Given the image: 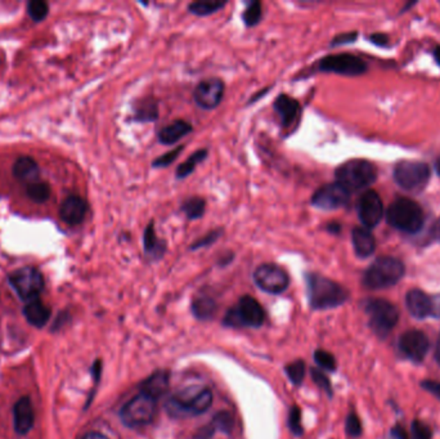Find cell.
I'll return each mask as SVG.
<instances>
[{
    "instance_id": "obj_1",
    "label": "cell",
    "mask_w": 440,
    "mask_h": 439,
    "mask_svg": "<svg viewBox=\"0 0 440 439\" xmlns=\"http://www.w3.org/2000/svg\"><path fill=\"white\" fill-rule=\"evenodd\" d=\"M305 284L311 310H332L343 305L349 299V292L345 287L326 276L307 272Z\"/></svg>"
},
{
    "instance_id": "obj_2",
    "label": "cell",
    "mask_w": 440,
    "mask_h": 439,
    "mask_svg": "<svg viewBox=\"0 0 440 439\" xmlns=\"http://www.w3.org/2000/svg\"><path fill=\"white\" fill-rule=\"evenodd\" d=\"M213 404V393L207 388H188L166 401V413L175 419L192 417L206 413Z\"/></svg>"
},
{
    "instance_id": "obj_3",
    "label": "cell",
    "mask_w": 440,
    "mask_h": 439,
    "mask_svg": "<svg viewBox=\"0 0 440 439\" xmlns=\"http://www.w3.org/2000/svg\"><path fill=\"white\" fill-rule=\"evenodd\" d=\"M406 273L402 260L393 257L377 258L363 275L362 282L370 290H382L397 285Z\"/></svg>"
},
{
    "instance_id": "obj_4",
    "label": "cell",
    "mask_w": 440,
    "mask_h": 439,
    "mask_svg": "<svg viewBox=\"0 0 440 439\" xmlns=\"http://www.w3.org/2000/svg\"><path fill=\"white\" fill-rule=\"evenodd\" d=\"M388 223L398 231L417 233L421 231L425 222L423 207L411 198H399L389 207L386 211Z\"/></svg>"
},
{
    "instance_id": "obj_5",
    "label": "cell",
    "mask_w": 440,
    "mask_h": 439,
    "mask_svg": "<svg viewBox=\"0 0 440 439\" xmlns=\"http://www.w3.org/2000/svg\"><path fill=\"white\" fill-rule=\"evenodd\" d=\"M337 183L344 186L346 190H364L377 179V169L371 161L363 159L349 160L340 165L335 170Z\"/></svg>"
},
{
    "instance_id": "obj_6",
    "label": "cell",
    "mask_w": 440,
    "mask_h": 439,
    "mask_svg": "<svg viewBox=\"0 0 440 439\" xmlns=\"http://www.w3.org/2000/svg\"><path fill=\"white\" fill-rule=\"evenodd\" d=\"M363 308L370 317V328L381 339H385L397 326L399 310L393 303L373 298L364 301Z\"/></svg>"
},
{
    "instance_id": "obj_7",
    "label": "cell",
    "mask_w": 440,
    "mask_h": 439,
    "mask_svg": "<svg viewBox=\"0 0 440 439\" xmlns=\"http://www.w3.org/2000/svg\"><path fill=\"white\" fill-rule=\"evenodd\" d=\"M266 310L250 295H243L237 305L225 313V325L229 328H261Z\"/></svg>"
},
{
    "instance_id": "obj_8",
    "label": "cell",
    "mask_w": 440,
    "mask_h": 439,
    "mask_svg": "<svg viewBox=\"0 0 440 439\" xmlns=\"http://www.w3.org/2000/svg\"><path fill=\"white\" fill-rule=\"evenodd\" d=\"M156 399L152 397L139 393L133 397L128 404L121 408L120 419L128 428L145 426L154 420L156 415Z\"/></svg>"
},
{
    "instance_id": "obj_9",
    "label": "cell",
    "mask_w": 440,
    "mask_h": 439,
    "mask_svg": "<svg viewBox=\"0 0 440 439\" xmlns=\"http://www.w3.org/2000/svg\"><path fill=\"white\" fill-rule=\"evenodd\" d=\"M429 179L430 168L421 161H400L394 168V181L403 190L409 192L423 190Z\"/></svg>"
},
{
    "instance_id": "obj_10",
    "label": "cell",
    "mask_w": 440,
    "mask_h": 439,
    "mask_svg": "<svg viewBox=\"0 0 440 439\" xmlns=\"http://www.w3.org/2000/svg\"><path fill=\"white\" fill-rule=\"evenodd\" d=\"M254 282L264 293L279 295L290 286V276L276 263H263L252 273Z\"/></svg>"
},
{
    "instance_id": "obj_11",
    "label": "cell",
    "mask_w": 440,
    "mask_h": 439,
    "mask_svg": "<svg viewBox=\"0 0 440 439\" xmlns=\"http://www.w3.org/2000/svg\"><path fill=\"white\" fill-rule=\"evenodd\" d=\"M9 284L25 302L39 298L44 289V277L36 268L24 267L9 275Z\"/></svg>"
},
{
    "instance_id": "obj_12",
    "label": "cell",
    "mask_w": 440,
    "mask_h": 439,
    "mask_svg": "<svg viewBox=\"0 0 440 439\" xmlns=\"http://www.w3.org/2000/svg\"><path fill=\"white\" fill-rule=\"evenodd\" d=\"M368 69L367 63L358 56L349 53L329 54L320 58L317 63V70L320 72L337 74L343 77H359Z\"/></svg>"
},
{
    "instance_id": "obj_13",
    "label": "cell",
    "mask_w": 440,
    "mask_h": 439,
    "mask_svg": "<svg viewBox=\"0 0 440 439\" xmlns=\"http://www.w3.org/2000/svg\"><path fill=\"white\" fill-rule=\"evenodd\" d=\"M352 192L346 190L340 183H328L320 186L318 190L313 193L311 204L320 210H337L345 207L350 200Z\"/></svg>"
},
{
    "instance_id": "obj_14",
    "label": "cell",
    "mask_w": 440,
    "mask_h": 439,
    "mask_svg": "<svg viewBox=\"0 0 440 439\" xmlns=\"http://www.w3.org/2000/svg\"><path fill=\"white\" fill-rule=\"evenodd\" d=\"M225 81L219 78L201 80L193 90L195 104L205 111L215 110L225 98Z\"/></svg>"
},
{
    "instance_id": "obj_15",
    "label": "cell",
    "mask_w": 440,
    "mask_h": 439,
    "mask_svg": "<svg viewBox=\"0 0 440 439\" xmlns=\"http://www.w3.org/2000/svg\"><path fill=\"white\" fill-rule=\"evenodd\" d=\"M357 210L363 227L367 230L375 228L384 216V204L380 195L376 191H366L358 200Z\"/></svg>"
},
{
    "instance_id": "obj_16",
    "label": "cell",
    "mask_w": 440,
    "mask_h": 439,
    "mask_svg": "<svg viewBox=\"0 0 440 439\" xmlns=\"http://www.w3.org/2000/svg\"><path fill=\"white\" fill-rule=\"evenodd\" d=\"M430 342L427 336L420 330H409L406 331L399 339V349L406 356L408 360L420 363L425 360L429 352Z\"/></svg>"
},
{
    "instance_id": "obj_17",
    "label": "cell",
    "mask_w": 440,
    "mask_h": 439,
    "mask_svg": "<svg viewBox=\"0 0 440 439\" xmlns=\"http://www.w3.org/2000/svg\"><path fill=\"white\" fill-rule=\"evenodd\" d=\"M273 109L279 116V120L284 128H291L296 121L299 120L302 113V106L298 99H295L288 95H278L275 99Z\"/></svg>"
},
{
    "instance_id": "obj_18",
    "label": "cell",
    "mask_w": 440,
    "mask_h": 439,
    "mask_svg": "<svg viewBox=\"0 0 440 439\" xmlns=\"http://www.w3.org/2000/svg\"><path fill=\"white\" fill-rule=\"evenodd\" d=\"M88 211L87 201L84 198L72 195L66 198L60 209V219L69 225L83 223Z\"/></svg>"
},
{
    "instance_id": "obj_19",
    "label": "cell",
    "mask_w": 440,
    "mask_h": 439,
    "mask_svg": "<svg viewBox=\"0 0 440 439\" xmlns=\"http://www.w3.org/2000/svg\"><path fill=\"white\" fill-rule=\"evenodd\" d=\"M13 422L18 434L25 436L33 429L35 422L34 407L28 397L19 398L13 407Z\"/></svg>"
},
{
    "instance_id": "obj_20",
    "label": "cell",
    "mask_w": 440,
    "mask_h": 439,
    "mask_svg": "<svg viewBox=\"0 0 440 439\" xmlns=\"http://www.w3.org/2000/svg\"><path fill=\"white\" fill-rule=\"evenodd\" d=\"M407 310L414 316V319H423L430 317L434 312L432 299L423 290L414 289L407 293Z\"/></svg>"
},
{
    "instance_id": "obj_21",
    "label": "cell",
    "mask_w": 440,
    "mask_h": 439,
    "mask_svg": "<svg viewBox=\"0 0 440 439\" xmlns=\"http://www.w3.org/2000/svg\"><path fill=\"white\" fill-rule=\"evenodd\" d=\"M143 250H145L146 258L151 262H157V260L164 258V255L168 251L166 241L157 237V234H156L154 221L147 224L146 230L143 233Z\"/></svg>"
},
{
    "instance_id": "obj_22",
    "label": "cell",
    "mask_w": 440,
    "mask_h": 439,
    "mask_svg": "<svg viewBox=\"0 0 440 439\" xmlns=\"http://www.w3.org/2000/svg\"><path fill=\"white\" fill-rule=\"evenodd\" d=\"M192 130V124L188 121L174 120L158 130L157 139L164 146H173L183 138L187 137Z\"/></svg>"
},
{
    "instance_id": "obj_23",
    "label": "cell",
    "mask_w": 440,
    "mask_h": 439,
    "mask_svg": "<svg viewBox=\"0 0 440 439\" xmlns=\"http://www.w3.org/2000/svg\"><path fill=\"white\" fill-rule=\"evenodd\" d=\"M169 372L165 370L156 371L151 376H148L139 387V393L152 397L154 399H158L166 394L169 390Z\"/></svg>"
},
{
    "instance_id": "obj_24",
    "label": "cell",
    "mask_w": 440,
    "mask_h": 439,
    "mask_svg": "<svg viewBox=\"0 0 440 439\" xmlns=\"http://www.w3.org/2000/svg\"><path fill=\"white\" fill-rule=\"evenodd\" d=\"M352 242L354 251L358 258L366 259L371 257L376 250V240L371 231L364 227H355L352 231Z\"/></svg>"
},
{
    "instance_id": "obj_25",
    "label": "cell",
    "mask_w": 440,
    "mask_h": 439,
    "mask_svg": "<svg viewBox=\"0 0 440 439\" xmlns=\"http://www.w3.org/2000/svg\"><path fill=\"white\" fill-rule=\"evenodd\" d=\"M13 175L18 181L30 186L39 182L40 169L33 157L22 156L13 165Z\"/></svg>"
},
{
    "instance_id": "obj_26",
    "label": "cell",
    "mask_w": 440,
    "mask_h": 439,
    "mask_svg": "<svg viewBox=\"0 0 440 439\" xmlns=\"http://www.w3.org/2000/svg\"><path fill=\"white\" fill-rule=\"evenodd\" d=\"M24 314H25L27 322L30 325L36 326V328H43L51 317V310L39 299H35L33 302H28L25 305Z\"/></svg>"
},
{
    "instance_id": "obj_27",
    "label": "cell",
    "mask_w": 440,
    "mask_h": 439,
    "mask_svg": "<svg viewBox=\"0 0 440 439\" xmlns=\"http://www.w3.org/2000/svg\"><path fill=\"white\" fill-rule=\"evenodd\" d=\"M228 4L227 0H199L188 4V12L197 17H207L222 10Z\"/></svg>"
},
{
    "instance_id": "obj_28",
    "label": "cell",
    "mask_w": 440,
    "mask_h": 439,
    "mask_svg": "<svg viewBox=\"0 0 440 439\" xmlns=\"http://www.w3.org/2000/svg\"><path fill=\"white\" fill-rule=\"evenodd\" d=\"M216 310H218V305L215 301L207 295H199L192 302V313L195 314L196 319L201 321L213 319Z\"/></svg>"
},
{
    "instance_id": "obj_29",
    "label": "cell",
    "mask_w": 440,
    "mask_h": 439,
    "mask_svg": "<svg viewBox=\"0 0 440 439\" xmlns=\"http://www.w3.org/2000/svg\"><path fill=\"white\" fill-rule=\"evenodd\" d=\"M207 156H209L207 148H199L197 151H195L186 161H183L177 168L175 170L177 179H186L187 177H190V174L196 170L197 165L206 160Z\"/></svg>"
},
{
    "instance_id": "obj_30",
    "label": "cell",
    "mask_w": 440,
    "mask_h": 439,
    "mask_svg": "<svg viewBox=\"0 0 440 439\" xmlns=\"http://www.w3.org/2000/svg\"><path fill=\"white\" fill-rule=\"evenodd\" d=\"M181 210L190 221H197L206 211V201L199 196H190L181 202Z\"/></svg>"
},
{
    "instance_id": "obj_31",
    "label": "cell",
    "mask_w": 440,
    "mask_h": 439,
    "mask_svg": "<svg viewBox=\"0 0 440 439\" xmlns=\"http://www.w3.org/2000/svg\"><path fill=\"white\" fill-rule=\"evenodd\" d=\"M158 119V106L155 101H140L134 109V120L139 122H154Z\"/></svg>"
},
{
    "instance_id": "obj_32",
    "label": "cell",
    "mask_w": 440,
    "mask_h": 439,
    "mask_svg": "<svg viewBox=\"0 0 440 439\" xmlns=\"http://www.w3.org/2000/svg\"><path fill=\"white\" fill-rule=\"evenodd\" d=\"M263 19V4L255 0L250 1L242 13V21L246 27H255L259 25Z\"/></svg>"
},
{
    "instance_id": "obj_33",
    "label": "cell",
    "mask_w": 440,
    "mask_h": 439,
    "mask_svg": "<svg viewBox=\"0 0 440 439\" xmlns=\"http://www.w3.org/2000/svg\"><path fill=\"white\" fill-rule=\"evenodd\" d=\"M27 196L34 202L42 204L51 196V187L45 182H36L34 184L27 186Z\"/></svg>"
},
{
    "instance_id": "obj_34",
    "label": "cell",
    "mask_w": 440,
    "mask_h": 439,
    "mask_svg": "<svg viewBox=\"0 0 440 439\" xmlns=\"http://www.w3.org/2000/svg\"><path fill=\"white\" fill-rule=\"evenodd\" d=\"M285 372L293 385L299 387L302 385V380L305 376V362L302 360L288 363L285 367Z\"/></svg>"
},
{
    "instance_id": "obj_35",
    "label": "cell",
    "mask_w": 440,
    "mask_h": 439,
    "mask_svg": "<svg viewBox=\"0 0 440 439\" xmlns=\"http://www.w3.org/2000/svg\"><path fill=\"white\" fill-rule=\"evenodd\" d=\"M223 234V230L222 228H215V230H211L210 232H207L206 234H204L202 237L197 239L196 241L193 242L190 246V250H199L209 248L211 245H214Z\"/></svg>"
},
{
    "instance_id": "obj_36",
    "label": "cell",
    "mask_w": 440,
    "mask_h": 439,
    "mask_svg": "<svg viewBox=\"0 0 440 439\" xmlns=\"http://www.w3.org/2000/svg\"><path fill=\"white\" fill-rule=\"evenodd\" d=\"M27 13L34 19L35 22H40L49 13V7L45 1L42 0H33L27 4Z\"/></svg>"
},
{
    "instance_id": "obj_37",
    "label": "cell",
    "mask_w": 440,
    "mask_h": 439,
    "mask_svg": "<svg viewBox=\"0 0 440 439\" xmlns=\"http://www.w3.org/2000/svg\"><path fill=\"white\" fill-rule=\"evenodd\" d=\"M183 150H184V146L181 145V146L175 147L172 151L166 152L164 155L157 157V159H155V160L152 161V168H155V169H163V168L170 166V165L173 164L174 161L178 159V156L181 155Z\"/></svg>"
},
{
    "instance_id": "obj_38",
    "label": "cell",
    "mask_w": 440,
    "mask_h": 439,
    "mask_svg": "<svg viewBox=\"0 0 440 439\" xmlns=\"http://www.w3.org/2000/svg\"><path fill=\"white\" fill-rule=\"evenodd\" d=\"M213 425L215 426L216 431H223L229 434L234 429V417L232 415L227 411H220L216 413L213 419Z\"/></svg>"
},
{
    "instance_id": "obj_39",
    "label": "cell",
    "mask_w": 440,
    "mask_h": 439,
    "mask_svg": "<svg viewBox=\"0 0 440 439\" xmlns=\"http://www.w3.org/2000/svg\"><path fill=\"white\" fill-rule=\"evenodd\" d=\"M314 361L320 366V369H325V370L327 371L336 370V360L327 351L317 349L314 352Z\"/></svg>"
},
{
    "instance_id": "obj_40",
    "label": "cell",
    "mask_w": 440,
    "mask_h": 439,
    "mask_svg": "<svg viewBox=\"0 0 440 439\" xmlns=\"http://www.w3.org/2000/svg\"><path fill=\"white\" fill-rule=\"evenodd\" d=\"M288 428L295 437H302V411L298 406H293L290 413H288Z\"/></svg>"
},
{
    "instance_id": "obj_41",
    "label": "cell",
    "mask_w": 440,
    "mask_h": 439,
    "mask_svg": "<svg viewBox=\"0 0 440 439\" xmlns=\"http://www.w3.org/2000/svg\"><path fill=\"white\" fill-rule=\"evenodd\" d=\"M345 431L348 436H350L352 438H358L362 436V422L361 419L358 417V415L355 413H350L348 415L345 422Z\"/></svg>"
},
{
    "instance_id": "obj_42",
    "label": "cell",
    "mask_w": 440,
    "mask_h": 439,
    "mask_svg": "<svg viewBox=\"0 0 440 439\" xmlns=\"http://www.w3.org/2000/svg\"><path fill=\"white\" fill-rule=\"evenodd\" d=\"M311 375L313 381H314L320 389H323V390L327 393L328 397H332L334 390H332L331 381H329L327 376H326L322 371L318 370V369H311Z\"/></svg>"
},
{
    "instance_id": "obj_43",
    "label": "cell",
    "mask_w": 440,
    "mask_h": 439,
    "mask_svg": "<svg viewBox=\"0 0 440 439\" xmlns=\"http://www.w3.org/2000/svg\"><path fill=\"white\" fill-rule=\"evenodd\" d=\"M412 436L414 439H432V431L429 425H426L425 422L420 420H414L411 426Z\"/></svg>"
},
{
    "instance_id": "obj_44",
    "label": "cell",
    "mask_w": 440,
    "mask_h": 439,
    "mask_svg": "<svg viewBox=\"0 0 440 439\" xmlns=\"http://www.w3.org/2000/svg\"><path fill=\"white\" fill-rule=\"evenodd\" d=\"M357 38H358V34H357V33H344V34H339L332 39V42H331V47H339V45H344V44L354 43Z\"/></svg>"
},
{
    "instance_id": "obj_45",
    "label": "cell",
    "mask_w": 440,
    "mask_h": 439,
    "mask_svg": "<svg viewBox=\"0 0 440 439\" xmlns=\"http://www.w3.org/2000/svg\"><path fill=\"white\" fill-rule=\"evenodd\" d=\"M421 387H423L425 390L430 392L432 394H434V396L437 397V398H439L440 399V383L426 380V381H423V383H421Z\"/></svg>"
},
{
    "instance_id": "obj_46",
    "label": "cell",
    "mask_w": 440,
    "mask_h": 439,
    "mask_svg": "<svg viewBox=\"0 0 440 439\" xmlns=\"http://www.w3.org/2000/svg\"><path fill=\"white\" fill-rule=\"evenodd\" d=\"M216 429L215 426L213 425V422H210V424H207L206 426H204L201 431H199V434H197V439H210L213 436H214V433H215Z\"/></svg>"
},
{
    "instance_id": "obj_47",
    "label": "cell",
    "mask_w": 440,
    "mask_h": 439,
    "mask_svg": "<svg viewBox=\"0 0 440 439\" xmlns=\"http://www.w3.org/2000/svg\"><path fill=\"white\" fill-rule=\"evenodd\" d=\"M390 436L393 439H411L402 425H396L390 431Z\"/></svg>"
},
{
    "instance_id": "obj_48",
    "label": "cell",
    "mask_w": 440,
    "mask_h": 439,
    "mask_svg": "<svg viewBox=\"0 0 440 439\" xmlns=\"http://www.w3.org/2000/svg\"><path fill=\"white\" fill-rule=\"evenodd\" d=\"M370 40L372 43L379 45V47H385L388 44V36L385 34H373L370 36Z\"/></svg>"
},
{
    "instance_id": "obj_49",
    "label": "cell",
    "mask_w": 440,
    "mask_h": 439,
    "mask_svg": "<svg viewBox=\"0 0 440 439\" xmlns=\"http://www.w3.org/2000/svg\"><path fill=\"white\" fill-rule=\"evenodd\" d=\"M83 439H108L106 436H104L102 433H98V431H90L84 436Z\"/></svg>"
},
{
    "instance_id": "obj_50",
    "label": "cell",
    "mask_w": 440,
    "mask_h": 439,
    "mask_svg": "<svg viewBox=\"0 0 440 439\" xmlns=\"http://www.w3.org/2000/svg\"><path fill=\"white\" fill-rule=\"evenodd\" d=\"M432 234H434V237H435L438 241H440V219H438L437 223L434 224Z\"/></svg>"
},
{
    "instance_id": "obj_51",
    "label": "cell",
    "mask_w": 440,
    "mask_h": 439,
    "mask_svg": "<svg viewBox=\"0 0 440 439\" xmlns=\"http://www.w3.org/2000/svg\"><path fill=\"white\" fill-rule=\"evenodd\" d=\"M327 230L331 233H339L341 230V225L337 223H329L327 225Z\"/></svg>"
},
{
    "instance_id": "obj_52",
    "label": "cell",
    "mask_w": 440,
    "mask_h": 439,
    "mask_svg": "<svg viewBox=\"0 0 440 439\" xmlns=\"http://www.w3.org/2000/svg\"><path fill=\"white\" fill-rule=\"evenodd\" d=\"M434 356H435V360H437L438 365L440 366V336L438 337L437 345H435V352H434Z\"/></svg>"
},
{
    "instance_id": "obj_53",
    "label": "cell",
    "mask_w": 440,
    "mask_h": 439,
    "mask_svg": "<svg viewBox=\"0 0 440 439\" xmlns=\"http://www.w3.org/2000/svg\"><path fill=\"white\" fill-rule=\"evenodd\" d=\"M434 56H435V60L440 65V47H437L435 51H434Z\"/></svg>"
},
{
    "instance_id": "obj_54",
    "label": "cell",
    "mask_w": 440,
    "mask_h": 439,
    "mask_svg": "<svg viewBox=\"0 0 440 439\" xmlns=\"http://www.w3.org/2000/svg\"><path fill=\"white\" fill-rule=\"evenodd\" d=\"M435 170L438 173V175L440 177V157L438 159V161L435 163Z\"/></svg>"
}]
</instances>
